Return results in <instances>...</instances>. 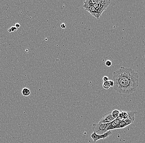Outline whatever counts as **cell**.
Listing matches in <instances>:
<instances>
[{
	"label": "cell",
	"instance_id": "cell-1",
	"mask_svg": "<svg viewBox=\"0 0 145 143\" xmlns=\"http://www.w3.org/2000/svg\"><path fill=\"white\" fill-rule=\"evenodd\" d=\"M113 80L114 89L122 94L133 93L139 85L138 74L129 68L121 67L120 69L114 71Z\"/></svg>",
	"mask_w": 145,
	"mask_h": 143
},
{
	"label": "cell",
	"instance_id": "cell-2",
	"mask_svg": "<svg viewBox=\"0 0 145 143\" xmlns=\"http://www.w3.org/2000/svg\"><path fill=\"white\" fill-rule=\"evenodd\" d=\"M109 123H98L97 124H94L93 125V129L94 133H96L97 135H102L107 132V128L108 126Z\"/></svg>",
	"mask_w": 145,
	"mask_h": 143
},
{
	"label": "cell",
	"instance_id": "cell-3",
	"mask_svg": "<svg viewBox=\"0 0 145 143\" xmlns=\"http://www.w3.org/2000/svg\"><path fill=\"white\" fill-rule=\"evenodd\" d=\"M136 112L134 111H120L119 116L122 118L124 120L129 119L134 122L135 121V114Z\"/></svg>",
	"mask_w": 145,
	"mask_h": 143
},
{
	"label": "cell",
	"instance_id": "cell-4",
	"mask_svg": "<svg viewBox=\"0 0 145 143\" xmlns=\"http://www.w3.org/2000/svg\"><path fill=\"white\" fill-rule=\"evenodd\" d=\"M112 134L111 130H109L106 133L102 135H97L96 133H93L91 135V137L93 139L94 142H96L100 139H105L108 136H110Z\"/></svg>",
	"mask_w": 145,
	"mask_h": 143
},
{
	"label": "cell",
	"instance_id": "cell-5",
	"mask_svg": "<svg viewBox=\"0 0 145 143\" xmlns=\"http://www.w3.org/2000/svg\"><path fill=\"white\" fill-rule=\"evenodd\" d=\"M115 119L112 115V111H110L106 113L103 116L99 123L105 124L110 123Z\"/></svg>",
	"mask_w": 145,
	"mask_h": 143
},
{
	"label": "cell",
	"instance_id": "cell-6",
	"mask_svg": "<svg viewBox=\"0 0 145 143\" xmlns=\"http://www.w3.org/2000/svg\"><path fill=\"white\" fill-rule=\"evenodd\" d=\"M121 122V120L117 118L112 122L110 123L108 126L107 128V130L109 131V130H111L112 129H118L119 125Z\"/></svg>",
	"mask_w": 145,
	"mask_h": 143
},
{
	"label": "cell",
	"instance_id": "cell-7",
	"mask_svg": "<svg viewBox=\"0 0 145 143\" xmlns=\"http://www.w3.org/2000/svg\"><path fill=\"white\" fill-rule=\"evenodd\" d=\"M132 123H133V122L129 119L124 120L120 123L119 125L118 129L124 128V127H127V126L131 124Z\"/></svg>",
	"mask_w": 145,
	"mask_h": 143
},
{
	"label": "cell",
	"instance_id": "cell-8",
	"mask_svg": "<svg viewBox=\"0 0 145 143\" xmlns=\"http://www.w3.org/2000/svg\"><path fill=\"white\" fill-rule=\"evenodd\" d=\"M22 93L24 96H28L31 94L30 90L27 88L25 87L22 89Z\"/></svg>",
	"mask_w": 145,
	"mask_h": 143
},
{
	"label": "cell",
	"instance_id": "cell-9",
	"mask_svg": "<svg viewBox=\"0 0 145 143\" xmlns=\"http://www.w3.org/2000/svg\"><path fill=\"white\" fill-rule=\"evenodd\" d=\"M120 111L118 110H114L112 111V115L115 119L117 118L119 116Z\"/></svg>",
	"mask_w": 145,
	"mask_h": 143
},
{
	"label": "cell",
	"instance_id": "cell-10",
	"mask_svg": "<svg viewBox=\"0 0 145 143\" xmlns=\"http://www.w3.org/2000/svg\"><path fill=\"white\" fill-rule=\"evenodd\" d=\"M106 81V82H104L103 84V87L105 89H108L110 87V86L109 84L108 83V81Z\"/></svg>",
	"mask_w": 145,
	"mask_h": 143
},
{
	"label": "cell",
	"instance_id": "cell-11",
	"mask_svg": "<svg viewBox=\"0 0 145 143\" xmlns=\"http://www.w3.org/2000/svg\"><path fill=\"white\" fill-rule=\"evenodd\" d=\"M105 65L107 67H110L112 65V62L110 60H107L105 62Z\"/></svg>",
	"mask_w": 145,
	"mask_h": 143
},
{
	"label": "cell",
	"instance_id": "cell-12",
	"mask_svg": "<svg viewBox=\"0 0 145 143\" xmlns=\"http://www.w3.org/2000/svg\"><path fill=\"white\" fill-rule=\"evenodd\" d=\"M108 83L109 84L110 86V87H113L114 86V83L113 80H108Z\"/></svg>",
	"mask_w": 145,
	"mask_h": 143
},
{
	"label": "cell",
	"instance_id": "cell-13",
	"mask_svg": "<svg viewBox=\"0 0 145 143\" xmlns=\"http://www.w3.org/2000/svg\"><path fill=\"white\" fill-rule=\"evenodd\" d=\"M12 32H15L17 31V28L15 27V26H12L10 28Z\"/></svg>",
	"mask_w": 145,
	"mask_h": 143
},
{
	"label": "cell",
	"instance_id": "cell-14",
	"mask_svg": "<svg viewBox=\"0 0 145 143\" xmlns=\"http://www.w3.org/2000/svg\"><path fill=\"white\" fill-rule=\"evenodd\" d=\"M103 80L104 82L108 81L109 80L108 77L107 76H104V77L103 78Z\"/></svg>",
	"mask_w": 145,
	"mask_h": 143
},
{
	"label": "cell",
	"instance_id": "cell-15",
	"mask_svg": "<svg viewBox=\"0 0 145 143\" xmlns=\"http://www.w3.org/2000/svg\"><path fill=\"white\" fill-rule=\"evenodd\" d=\"M60 27L61 28H62V29H65V28L67 27H66V24L63 23H62L61 24Z\"/></svg>",
	"mask_w": 145,
	"mask_h": 143
},
{
	"label": "cell",
	"instance_id": "cell-16",
	"mask_svg": "<svg viewBox=\"0 0 145 143\" xmlns=\"http://www.w3.org/2000/svg\"><path fill=\"white\" fill-rule=\"evenodd\" d=\"M15 27L17 28V29H18V28L20 27V24L19 23H16V24H15Z\"/></svg>",
	"mask_w": 145,
	"mask_h": 143
},
{
	"label": "cell",
	"instance_id": "cell-17",
	"mask_svg": "<svg viewBox=\"0 0 145 143\" xmlns=\"http://www.w3.org/2000/svg\"><path fill=\"white\" fill-rule=\"evenodd\" d=\"M8 32L10 33H11L12 32V31L11 30L10 28H9L8 29Z\"/></svg>",
	"mask_w": 145,
	"mask_h": 143
}]
</instances>
